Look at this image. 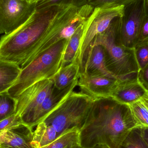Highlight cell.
I'll return each instance as SVG.
<instances>
[{"mask_svg": "<svg viewBox=\"0 0 148 148\" xmlns=\"http://www.w3.org/2000/svg\"><path fill=\"white\" fill-rule=\"evenodd\" d=\"M82 73L117 78L107 68L104 49L99 45H91L90 47Z\"/></svg>", "mask_w": 148, "mask_h": 148, "instance_id": "cell-14", "label": "cell"}, {"mask_svg": "<svg viewBox=\"0 0 148 148\" xmlns=\"http://www.w3.org/2000/svg\"><path fill=\"white\" fill-rule=\"evenodd\" d=\"M148 91L139 80L137 73L118 79L110 97L119 102L129 105L140 100Z\"/></svg>", "mask_w": 148, "mask_h": 148, "instance_id": "cell-11", "label": "cell"}, {"mask_svg": "<svg viewBox=\"0 0 148 148\" xmlns=\"http://www.w3.org/2000/svg\"><path fill=\"white\" fill-rule=\"evenodd\" d=\"M141 100L148 109V91L147 93L141 99Z\"/></svg>", "mask_w": 148, "mask_h": 148, "instance_id": "cell-30", "label": "cell"}, {"mask_svg": "<svg viewBox=\"0 0 148 148\" xmlns=\"http://www.w3.org/2000/svg\"><path fill=\"white\" fill-rule=\"evenodd\" d=\"M16 99L7 91L0 93V121L16 114Z\"/></svg>", "mask_w": 148, "mask_h": 148, "instance_id": "cell-20", "label": "cell"}, {"mask_svg": "<svg viewBox=\"0 0 148 148\" xmlns=\"http://www.w3.org/2000/svg\"><path fill=\"white\" fill-rule=\"evenodd\" d=\"M95 98L82 91H73L42 121L53 127L59 136L70 131H79Z\"/></svg>", "mask_w": 148, "mask_h": 148, "instance_id": "cell-5", "label": "cell"}, {"mask_svg": "<svg viewBox=\"0 0 148 148\" xmlns=\"http://www.w3.org/2000/svg\"><path fill=\"white\" fill-rule=\"evenodd\" d=\"M36 4L26 0H0V34H10L21 27L30 17Z\"/></svg>", "mask_w": 148, "mask_h": 148, "instance_id": "cell-8", "label": "cell"}, {"mask_svg": "<svg viewBox=\"0 0 148 148\" xmlns=\"http://www.w3.org/2000/svg\"><path fill=\"white\" fill-rule=\"evenodd\" d=\"M84 22L77 28L73 34L68 40L63 56V66L73 62L75 60L83 32Z\"/></svg>", "mask_w": 148, "mask_h": 148, "instance_id": "cell-18", "label": "cell"}, {"mask_svg": "<svg viewBox=\"0 0 148 148\" xmlns=\"http://www.w3.org/2000/svg\"><path fill=\"white\" fill-rule=\"evenodd\" d=\"M129 105L138 126L148 127V109L141 100Z\"/></svg>", "mask_w": 148, "mask_h": 148, "instance_id": "cell-21", "label": "cell"}, {"mask_svg": "<svg viewBox=\"0 0 148 148\" xmlns=\"http://www.w3.org/2000/svg\"><path fill=\"white\" fill-rule=\"evenodd\" d=\"M33 130L22 123L0 133V148H34Z\"/></svg>", "mask_w": 148, "mask_h": 148, "instance_id": "cell-13", "label": "cell"}, {"mask_svg": "<svg viewBox=\"0 0 148 148\" xmlns=\"http://www.w3.org/2000/svg\"><path fill=\"white\" fill-rule=\"evenodd\" d=\"M135 54L140 70L148 64V41L140 42L134 48Z\"/></svg>", "mask_w": 148, "mask_h": 148, "instance_id": "cell-24", "label": "cell"}, {"mask_svg": "<svg viewBox=\"0 0 148 148\" xmlns=\"http://www.w3.org/2000/svg\"><path fill=\"white\" fill-rule=\"evenodd\" d=\"M92 0H40L36 4V8H42L50 5H62L82 7L89 4Z\"/></svg>", "mask_w": 148, "mask_h": 148, "instance_id": "cell-23", "label": "cell"}, {"mask_svg": "<svg viewBox=\"0 0 148 148\" xmlns=\"http://www.w3.org/2000/svg\"><path fill=\"white\" fill-rule=\"evenodd\" d=\"M122 16L114 18L108 28L96 36L90 44L99 45L103 47L107 68L120 79L138 73L140 71L134 49L126 47L122 44Z\"/></svg>", "mask_w": 148, "mask_h": 148, "instance_id": "cell-3", "label": "cell"}, {"mask_svg": "<svg viewBox=\"0 0 148 148\" xmlns=\"http://www.w3.org/2000/svg\"><path fill=\"white\" fill-rule=\"evenodd\" d=\"M28 2L30 3H36L40 0H26Z\"/></svg>", "mask_w": 148, "mask_h": 148, "instance_id": "cell-32", "label": "cell"}, {"mask_svg": "<svg viewBox=\"0 0 148 148\" xmlns=\"http://www.w3.org/2000/svg\"><path fill=\"white\" fill-rule=\"evenodd\" d=\"M68 40H61L22 69L17 80L7 91L9 95L16 99L34 84L52 79L63 67V56Z\"/></svg>", "mask_w": 148, "mask_h": 148, "instance_id": "cell-4", "label": "cell"}, {"mask_svg": "<svg viewBox=\"0 0 148 148\" xmlns=\"http://www.w3.org/2000/svg\"><path fill=\"white\" fill-rule=\"evenodd\" d=\"M138 126L128 104L111 97L95 98L79 131L80 146L92 148L103 145L121 148L123 141Z\"/></svg>", "mask_w": 148, "mask_h": 148, "instance_id": "cell-2", "label": "cell"}, {"mask_svg": "<svg viewBox=\"0 0 148 148\" xmlns=\"http://www.w3.org/2000/svg\"><path fill=\"white\" fill-rule=\"evenodd\" d=\"M124 6L95 8L84 23V28L75 61L83 70L90 44L96 36L104 32L114 18L123 15Z\"/></svg>", "mask_w": 148, "mask_h": 148, "instance_id": "cell-6", "label": "cell"}, {"mask_svg": "<svg viewBox=\"0 0 148 148\" xmlns=\"http://www.w3.org/2000/svg\"><path fill=\"white\" fill-rule=\"evenodd\" d=\"M80 66L75 61L64 66L52 78L54 86L58 89H62L71 84L79 77Z\"/></svg>", "mask_w": 148, "mask_h": 148, "instance_id": "cell-15", "label": "cell"}, {"mask_svg": "<svg viewBox=\"0 0 148 148\" xmlns=\"http://www.w3.org/2000/svg\"><path fill=\"white\" fill-rule=\"evenodd\" d=\"M80 9L57 4L36 8L22 25L1 37L0 59L23 68L64 39L62 29L77 15Z\"/></svg>", "mask_w": 148, "mask_h": 148, "instance_id": "cell-1", "label": "cell"}, {"mask_svg": "<svg viewBox=\"0 0 148 148\" xmlns=\"http://www.w3.org/2000/svg\"><path fill=\"white\" fill-rule=\"evenodd\" d=\"M136 0H92L89 4L94 7H112L126 6Z\"/></svg>", "mask_w": 148, "mask_h": 148, "instance_id": "cell-25", "label": "cell"}, {"mask_svg": "<svg viewBox=\"0 0 148 148\" xmlns=\"http://www.w3.org/2000/svg\"><path fill=\"white\" fill-rule=\"evenodd\" d=\"M21 70L18 65L0 59V93L8 91L14 84Z\"/></svg>", "mask_w": 148, "mask_h": 148, "instance_id": "cell-16", "label": "cell"}, {"mask_svg": "<svg viewBox=\"0 0 148 148\" xmlns=\"http://www.w3.org/2000/svg\"><path fill=\"white\" fill-rule=\"evenodd\" d=\"M121 148H148L141 134L140 127L134 129L126 137Z\"/></svg>", "mask_w": 148, "mask_h": 148, "instance_id": "cell-22", "label": "cell"}, {"mask_svg": "<svg viewBox=\"0 0 148 148\" xmlns=\"http://www.w3.org/2000/svg\"><path fill=\"white\" fill-rule=\"evenodd\" d=\"M23 123L20 115L14 114L0 121V133L14 126Z\"/></svg>", "mask_w": 148, "mask_h": 148, "instance_id": "cell-26", "label": "cell"}, {"mask_svg": "<svg viewBox=\"0 0 148 148\" xmlns=\"http://www.w3.org/2000/svg\"><path fill=\"white\" fill-rule=\"evenodd\" d=\"M54 87L52 79L37 82L22 92L16 99L15 113L22 121L33 113L49 95Z\"/></svg>", "mask_w": 148, "mask_h": 148, "instance_id": "cell-9", "label": "cell"}, {"mask_svg": "<svg viewBox=\"0 0 148 148\" xmlns=\"http://www.w3.org/2000/svg\"><path fill=\"white\" fill-rule=\"evenodd\" d=\"M146 5H147V10L148 12V0H146Z\"/></svg>", "mask_w": 148, "mask_h": 148, "instance_id": "cell-33", "label": "cell"}, {"mask_svg": "<svg viewBox=\"0 0 148 148\" xmlns=\"http://www.w3.org/2000/svg\"><path fill=\"white\" fill-rule=\"evenodd\" d=\"M140 131L142 137L148 146V127H140Z\"/></svg>", "mask_w": 148, "mask_h": 148, "instance_id": "cell-29", "label": "cell"}, {"mask_svg": "<svg viewBox=\"0 0 148 148\" xmlns=\"http://www.w3.org/2000/svg\"><path fill=\"white\" fill-rule=\"evenodd\" d=\"M80 146L79 131H70L59 136L46 147L41 148H73Z\"/></svg>", "mask_w": 148, "mask_h": 148, "instance_id": "cell-19", "label": "cell"}, {"mask_svg": "<svg viewBox=\"0 0 148 148\" xmlns=\"http://www.w3.org/2000/svg\"><path fill=\"white\" fill-rule=\"evenodd\" d=\"M73 148H85L83 147H81L80 146H77V147H75ZM92 148H108V147H106L105 146H103V145H98V146H96L95 147Z\"/></svg>", "mask_w": 148, "mask_h": 148, "instance_id": "cell-31", "label": "cell"}, {"mask_svg": "<svg viewBox=\"0 0 148 148\" xmlns=\"http://www.w3.org/2000/svg\"><path fill=\"white\" fill-rule=\"evenodd\" d=\"M137 75L140 82L148 90V64L144 68L140 70Z\"/></svg>", "mask_w": 148, "mask_h": 148, "instance_id": "cell-28", "label": "cell"}, {"mask_svg": "<svg viewBox=\"0 0 148 148\" xmlns=\"http://www.w3.org/2000/svg\"><path fill=\"white\" fill-rule=\"evenodd\" d=\"M59 137L58 133L52 126L41 122L33 131L32 145L34 148L46 147Z\"/></svg>", "mask_w": 148, "mask_h": 148, "instance_id": "cell-17", "label": "cell"}, {"mask_svg": "<svg viewBox=\"0 0 148 148\" xmlns=\"http://www.w3.org/2000/svg\"><path fill=\"white\" fill-rule=\"evenodd\" d=\"M147 13L146 0H136L124 6L121 29V41L124 47L134 49L139 43L140 29Z\"/></svg>", "mask_w": 148, "mask_h": 148, "instance_id": "cell-7", "label": "cell"}, {"mask_svg": "<svg viewBox=\"0 0 148 148\" xmlns=\"http://www.w3.org/2000/svg\"><path fill=\"white\" fill-rule=\"evenodd\" d=\"M78 78L67 87L58 89L54 86L53 90L40 105L29 116L23 120V124L33 129L42 121L45 117L55 108L77 86Z\"/></svg>", "mask_w": 148, "mask_h": 148, "instance_id": "cell-10", "label": "cell"}, {"mask_svg": "<svg viewBox=\"0 0 148 148\" xmlns=\"http://www.w3.org/2000/svg\"><path fill=\"white\" fill-rule=\"evenodd\" d=\"M148 41V14L143 20L140 29L139 42Z\"/></svg>", "mask_w": 148, "mask_h": 148, "instance_id": "cell-27", "label": "cell"}, {"mask_svg": "<svg viewBox=\"0 0 148 148\" xmlns=\"http://www.w3.org/2000/svg\"><path fill=\"white\" fill-rule=\"evenodd\" d=\"M119 78L99 75H79L77 86L81 91L94 98L110 97Z\"/></svg>", "mask_w": 148, "mask_h": 148, "instance_id": "cell-12", "label": "cell"}]
</instances>
